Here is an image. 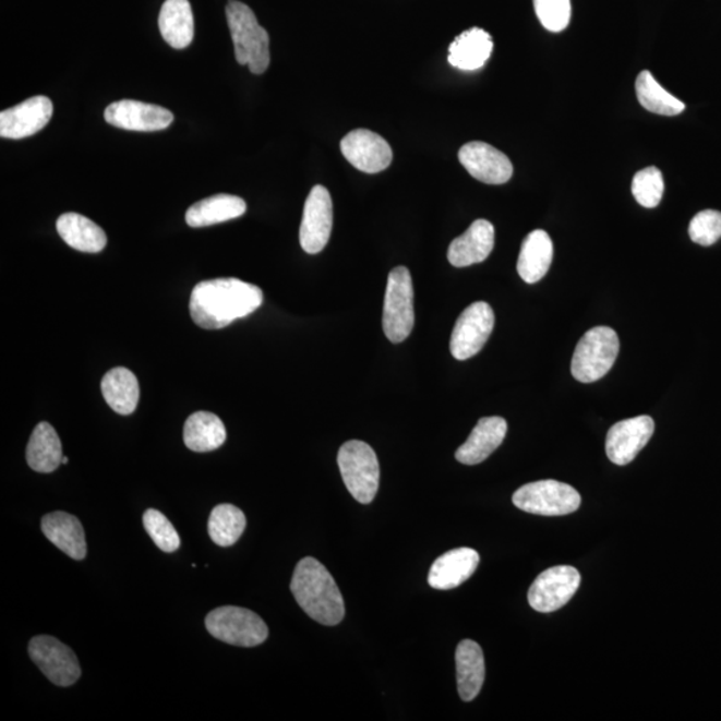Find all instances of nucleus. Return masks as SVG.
Segmentation results:
<instances>
[{
    "label": "nucleus",
    "mask_w": 721,
    "mask_h": 721,
    "mask_svg": "<svg viewBox=\"0 0 721 721\" xmlns=\"http://www.w3.org/2000/svg\"><path fill=\"white\" fill-rule=\"evenodd\" d=\"M68 462H69V458L63 456V458H62V464L65 465V464H68Z\"/></svg>",
    "instance_id": "37"
},
{
    "label": "nucleus",
    "mask_w": 721,
    "mask_h": 721,
    "mask_svg": "<svg viewBox=\"0 0 721 721\" xmlns=\"http://www.w3.org/2000/svg\"><path fill=\"white\" fill-rule=\"evenodd\" d=\"M689 237L697 245L711 247L721 238V213L705 211L696 214L689 224Z\"/></svg>",
    "instance_id": "36"
},
{
    "label": "nucleus",
    "mask_w": 721,
    "mask_h": 721,
    "mask_svg": "<svg viewBox=\"0 0 721 721\" xmlns=\"http://www.w3.org/2000/svg\"><path fill=\"white\" fill-rule=\"evenodd\" d=\"M493 40L490 34L479 27L464 32L452 41L448 61L453 68L464 71L479 70L490 59Z\"/></svg>",
    "instance_id": "25"
},
{
    "label": "nucleus",
    "mask_w": 721,
    "mask_h": 721,
    "mask_svg": "<svg viewBox=\"0 0 721 721\" xmlns=\"http://www.w3.org/2000/svg\"><path fill=\"white\" fill-rule=\"evenodd\" d=\"M508 424L503 417H484L470 433L467 443L456 452L458 462L477 465L485 461L503 444Z\"/></svg>",
    "instance_id": "20"
},
{
    "label": "nucleus",
    "mask_w": 721,
    "mask_h": 721,
    "mask_svg": "<svg viewBox=\"0 0 721 721\" xmlns=\"http://www.w3.org/2000/svg\"><path fill=\"white\" fill-rule=\"evenodd\" d=\"M553 243L544 230L529 232L517 261V272L527 284H536L546 276L552 265Z\"/></svg>",
    "instance_id": "22"
},
{
    "label": "nucleus",
    "mask_w": 721,
    "mask_h": 721,
    "mask_svg": "<svg viewBox=\"0 0 721 721\" xmlns=\"http://www.w3.org/2000/svg\"><path fill=\"white\" fill-rule=\"evenodd\" d=\"M26 458L29 468L38 473H51L62 464V443L49 422H40L29 437Z\"/></svg>",
    "instance_id": "28"
},
{
    "label": "nucleus",
    "mask_w": 721,
    "mask_h": 721,
    "mask_svg": "<svg viewBox=\"0 0 721 721\" xmlns=\"http://www.w3.org/2000/svg\"><path fill=\"white\" fill-rule=\"evenodd\" d=\"M245 528V514L231 504L217 505L208 517V536L219 546L235 545Z\"/></svg>",
    "instance_id": "32"
},
{
    "label": "nucleus",
    "mask_w": 721,
    "mask_h": 721,
    "mask_svg": "<svg viewBox=\"0 0 721 721\" xmlns=\"http://www.w3.org/2000/svg\"><path fill=\"white\" fill-rule=\"evenodd\" d=\"M100 387L107 405L115 412L122 416L135 412L140 401V384L135 374L129 369H111L106 373Z\"/></svg>",
    "instance_id": "29"
},
{
    "label": "nucleus",
    "mask_w": 721,
    "mask_h": 721,
    "mask_svg": "<svg viewBox=\"0 0 721 721\" xmlns=\"http://www.w3.org/2000/svg\"><path fill=\"white\" fill-rule=\"evenodd\" d=\"M620 341L616 332L598 326L582 336L572 359V375L582 384H592L604 377L618 356Z\"/></svg>",
    "instance_id": "4"
},
{
    "label": "nucleus",
    "mask_w": 721,
    "mask_h": 721,
    "mask_svg": "<svg viewBox=\"0 0 721 721\" xmlns=\"http://www.w3.org/2000/svg\"><path fill=\"white\" fill-rule=\"evenodd\" d=\"M40 527L46 539L51 541L58 550L77 562L86 557L85 529L77 517L65 514V512H52L41 518Z\"/></svg>",
    "instance_id": "21"
},
{
    "label": "nucleus",
    "mask_w": 721,
    "mask_h": 721,
    "mask_svg": "<svg viewBox=\"0 0 721 721\" xmlns=\"http://www.w3.org/2000/svg\"><path fill=\"white\" fill-rule=\"evenodd\" d=\"M291 593L309 617L333 627L343 622L345 603L339 588L323 564L313 557L297 564Z\"/></svg>",
    "instance_id": "2"
},
{
    "label": "nucleus",
    "mask_w": 721,
    "mask_h": 721,
    "mask_svg": "<svg viewBox=\"0 0 721 721\" xmlns=\"http://www.w3.org/2000/svg\"><path fill=\"white\" fill-rule=\"evenodd\" d=\"M333 229V202L327 189L317 184L308 195L300 228V243L308 254L323 252Z\"/></svg>",
    "instance_id": "12"
},
{
    "label": "nucleus",
    "mask_w": 721,
    "mask_h": 721,
    "mask_svg": "<svg viewBox=\"0 0 721 721\" xmlns=\"http://www.w3.org/2000/svg\"><path fill=\"white\" fill-rule=\"evenodd\" d=\"M461 165L477 181L503 184L514 176V166L506 155L484 142H469L458 152Z\"/></svg>",
    "instance_id": "16"
},
{
    "label": "nucleus",
    "mask_w": 721,
    "mask_h": 721,
    "mask_svg": "<svg viewBox=\"0 0 721 721\" xmlns=\"http://www.w3.org/2000/svg\"><path fill=\"white\" fill-rule=\"evenodd\" d=\"M105 121L119 129L151 133L168 129L175 116L165 107L123 99L107 106Z\"/></svg>",
    "instance_id": "15"
},
{
    "label": "nucleus",
    "mask_w": 721,
    "mask_h": 721,
    "mask_svg": "<svg viewBox=\"0 0 721 721\" xmlns=\"http://www.w3.org/2000/svg\"><path fill=\"white\" fill-rule=\"evenodd\" d=\"M245 213L247 202L240 196L217 194L190 206L187 212V223L192 228H206L240 218Z\"/></svg>",
    "instance_id": "26"
},
{
    "label": "nucleus",
    "mask_w": 721,
    "mask_h": 721,
    "mask_svg": "<svg viewBox=\"0 0 721 721\" xmlns=\"http://www.w3.org/2000/svg\"><path fill=\"white\" fill-rule=\"evenodd\" d=\"M183 441L190 450L213 452L224 445L226 428L218 416L211 412H196L184 422Z\"/></svg>",
    "instance_id": "30"
},
{
    "label": "nucleus",
    "mask_w": 721,
    "mask_h": 721,
    "mask_svg": "<svg viewBox=\"0 0 721 721\" xmlns=\"http://www.w3.org/2000/svg\"><path fill=\"white\" fill-rule=\"evenodd\" d=\"M512 500L518 509L539 516L570 515L581 505L580 493L556 480L530 482L517 490Z\"/></svg>",
    "instance_id": "8"
},
{
    "label": "nucleus",
    "mask_w": 721,
    "mask_h": 721,
    "mask_svg": "<svg viewBox=\"0 0 721 721\" xmlns=\"http://www.w3.org/2000/svg\"><path fill=\"white\" fill-rule=\"evenodd\" d=\"M494 248V228L490 220L477 219L448 249L453 266L467 267L481 264L490 257Z\"/></svg>",
    "instance_id": "19"
},
{
    "label": "nucleus",
    "mask_w": 721,
    "mask_h": 721,
    "mask_svg": "<svg viewBox=\"0 0 721 721\" xmlns=\"http://www.w3.org/2000/svg\"><path fill=\"white\" fill-rule=\"evenodd\" d=\"M264 303V293L238 278H217L195 285L190 297V315L206 331L224 329L245 319Z\"/></svg>",
    "instance_id": "1"
},
{
    "label": "nucleus",
    "mask_w": 721,
    "mask_h": 721,
    "mask_svg": "<svg viewBox=\"0 0 721 721\" xmlns=\"http://www.w3.org/2000/svg\"><path fill=\"white\" fill-rule=\"evenodd\" d=\"M580 582L579 570L569 565L546 569L529 588V605L541 613L558 611L574 598Z\"/></svg>",
    "instance_id": "11"
},
{
    "label": "nucleus",
    "mask_w": 721,
    "mask_h": 721,
    "mask_svg": "<svg viewBox=\"0 0 721 721\" xmlns=\"http://www.w3.org/2000/svg\"><path fill=\"white\" fill-rule=\"evenodd\" d=\"M158 26L172 49H187L194 39V16L189 0H166L160 9Z\"/></svg>",
    "instance_id": "23"
},
{
    "label": "nucleus",
    "mask_w": 721,
    "mask_h": 721,
    "mask_svg": "<svg viewBox=\"0 0 721 721\" xmlns=\"http://www.w3.org/2000/svg\"><path fill=\"white\" fill-rule=\"evenodd\" d=\"M632 194L637 204L642 207L653 208L659 206L664 194V180L661 171L654 166L636 172L632 181Z\"/></svg>",
    "instance_id": "33"
},
{
    "label": "nucleus",
    "mask_w": 721,
    "mask_h": 721,
    "mask_svg": "<svg viewBox=\"0 0 721 721\" xmlns=\"http://www.w3.org/2000/svg\"><path fill=\"white\" fill-rule=\"evenodd\" d=\"M480 554L470 548H458L440 556L429 572L428 582L434 589L448 591L470 579L479 567Z\"/></svg>",
    "instance_id": "18"
},
{
    "label": "nucleus",
    "mask_w": 721,
    "mask_h": 721,
    "mask_svg": "<svg viewBox=\"0 0 721 721\" xmlns=\"http://www.w3.org/2000/svg\"><path fill=\"white\" fill-rule=\"evenodd\" d=\"M341 152L349 164L368 175H377L386 170L393 160L389 143L383 136L365 129L350 131L345 135L341 141Z\"/></svg>",
    "instance_id": "13"
},
{
    "label": "nucleus",
    "mask_w": 721,
    "mask_h": 721,
    "mask_svg": "<svg viewBox=\"0 0 721 721\" xmlns=\"http://www.w3.org/2000/svg\"><path fill=\"white\" fill-rule=\"evenodd\" d=\"M143 527L160 551L172 553L180 550L181 540L169 518L157 509H147L143 514Z\"/></svg>",
    "instance_id": "34"
},
{
    "label": "nucleus",
    "mask_w": 721,
    "mask_h": 721,
    "mask_svg": "<svg viewBox=\"0 0 721 721\" xmlns=\"http://www.w3.org/2000/svg\"><path fill=\"white\" fill-rule=\"evenodd\" d=\"M383 326L393 344L404 343L414 326V290L408 267L398 266L387 277Z\"/></svg>",
    "instance_id": "6"
},
{
    "label": "nucleus",
    "mask_w": 721,
    "mask_h": 721,
    "mask_svg": "<svg viewBox=\"0 0 721 721\" xmlns=\"http://www.w3.org/2000/svg\"><path fill=\"white\" fill-rule=\"evenodd\" d=\"M226 17L235 44L237 62L249 65L253 74H264L271 64V38L253 10L238 0L226 5Z\"/></svg>",
    "instance_id": "3"
},
{
    "label": "nucleus",
    "mask_w": 721,
    "mask_h": 721,
    "mask_svg": "<svg viewBox=\"0 0 721 721\" xmlns=\"http://www.w3.org/2000/svg\"><path fill=\"white\" fill-rule=\"evenodd\" d=\"M29 658L58 687H71L82 675L80 661L73 649L52 636H35L28 645Z\"/></svg>",
    "instance_id": "9"
},
{
    "label": "nucleus",
    "mask_w": 721,
    "mask_h": 721,
    "mask_svg": "<svg viewBox=\"0 0 721 721\" xmlns=\"http://www.w3.org/2000/svg\"><path fill=\"white\" fill-rule=\"evenodd\" d=\"M205 625L213 637L236 647H257L269 636L264 620L247 608H217L208 613Z\"/></svg>",
    "instance_id": "7"
},
{
    "label": "nucleus",
    "mask_w": 721,
    "mask_h": 721,
    "mask_svg": "<svg viewBox=\"0 0 721 721\" xmlns=\"http://www.w3.org/2000/svg\"><path fill=\"white\" fill-rule=\"evenodd\" d=\"M52 103L44 95L33 97L13 109L0 112V136L23 140L45 129L52 117Z\"/></svg>",
    "instance_id": "17"
},
{
    "label": "nucleus",
    "mask_w": 721,
    "mask_h": 721,
    "mask_svg": "<svg viewBox=\"0 0 721 721\" xmlns=\"http://www.w3.org/2000/svg\"><path fill=\"white\" fill-rule=\"evenodd\" d=\"M337 462L351 496L361 504H371L380 486V464L372 446L348 441L339 449Z\"/></svg>",
    "instance_id": "5"
},
{
    "label": "nucleus",
    "mask_w": 721,
    "mask_h": 721,
    "mask_svg": "<svg viewBox=\"0 0 721 721\" xmlns=\"http://www.w3.org/2000/svg\"><path fill=\"white\" fill-rule=\"evenodd\" d=\"M57 230L62 240L77 252L99 253L106 248L105 231L81 214H62L57 220Z\"/></svg>",
    "instance_id": "27"
},
{
    "label": "nucleus",
    "mask_w": 721,
    "mask_h": 721,
    "mask_svg": "<svg viewBox=\"0 0 721 721\" xmlns=\"http://www.w3.org/2000/svg\"><path fill=\"white\" fill-rule=\"evenodd\" d=\"M636 95L640 105L646 110L654 112V115L673 117L685 110L682 100L673 97L665 88L661 87L649 71H642L637 76Z\"/></svg>",
    "instance_id": "31"
},
{
    "label": "nucleus",
    "mask_w": 721,
    "mask_h": 721,
    "mask_svg": "<svg viewBox=\"0 0 721 721\" xmlns=\"http://www.w3.org/2000/svg\"><path fill=\"white\" fill-rule=\"evenodd\" d=\"M653 432L654 422L649 416H639L617 422L606 434L608 458L620 467L634 461L652 438Z\"/></svg>",
    "instance_id": "14"
},
{
    "label": "nucleus",
    "mask_w": 721,
    "mask_h": 721,
    "mask_svg": "<svg viewBox=\"0 0 721 721\" xmlns=\"http://www.w3.org/2000/svg\"><path fill=\"white\" fill-rule=\"evenodd\" d=\"M536 15L548 32L560 33L570 22V0H533Z\"/></svg>",
    "instance_id": "35"
},
{
    "label": "nucleus",
    "mask_w": 721,
    "mask_h": 721,
    "mask_svg": "<svg viewBox=\"0 0 721 721\" xmlns=\"http://www.w3.org/2000/svg\"><path fill=\"white\" fill-rule=\"evenodd\" d=\"M494 313L486 302H474L458 317L450 338L452 356L458 361L472 359L491 337Z\"/></svg>",
    "instance_id": "10"
},
{
    "label": "nucleus",
    "mask_w": 721,
    "mask_h": 721,
    "mask_svg": "<svg viewBox=\"0 0 721 721\" xmlns=\"http://www.w3.org/2000/svg\"><path fill=\"white\" fill-rule=\"evenodd\" d=\"M458 694L464 701H472L485 681V659L479 645L462 640L456 651Z\"/></svg>",
    "instance_id": "24"
}]
</instances>
